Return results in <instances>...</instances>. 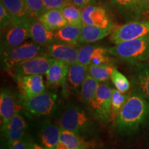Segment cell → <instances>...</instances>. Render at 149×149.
Returning <instances> with one entry per match:
<instances>
[{"mask_svg": "<svg viewBox=\"0 0 149 149\" xmlns=\"http://www.w3.org/2000/svg\"><path fill=\"white\" fill-rule=\"evenodd\" d=\"M113 123L118 135L128 136L136 133L149 123V101L132 89Z\"/></svg>", "mask_w": 149, "mask_h": 149, "instance_id": "6da1fadb", "label": "cell"}, {"mask_svg": "<svg viewBox=\"0 0 149 149\" xmlns=\"http://www.w3.org/2000/svg\"><path fill=\"white\" fill-rule=\"evenodd\" d=\"M93 118L88 109L70 103L59 116L58 124L62 129L70 130L84 138L95 133L96 126Z\"/></svg>", "mask_w": 149, "mask_h": 149, "instance_id": "7a4b0ae2", "label": "cell"}, {"mask_svg": "<svg viewBox=\"0 0 149 149\" xmlns=\"http://www.w3.org/2000/svg\"><path fill=\"white\" fill-rule=\"evenodd\" d=\"M110 55L135 66L149 59V35L115 44L109 48Z\"/></svg>", "mask_w": 149, "mask_h": 149, "instance_id": "3957f363", "label": "cell"}, {"mask_svg": "<svg viewBox=\"0 0 149 149\" xmlns=\"http://www.w3.org/2000/svg\"><path fill=\"white\" fill-rule=\"evenodd\" d=\"M33 42H24L17 47L6 53L1 54V67L3 70L10 72L19 65L34 58L37 56L48 55L47 48Z\"/></svg>", "mask_w": 149, "mask_h": 149, "instance_id": "277c9868", "label": "cell"}, {"mask_svg": "<svg viewBox=\"0 0 149 149\" xmlns=\"http://www.w3.org/2000/svg\"><path fill=\"white\" fill-rule=\"evenodd\" d=\"M21 104L24 111L30 115L48 119L54 116L58 109V97L54 93L44 91L34 97L21 100Z\"/></svg>", "mask_w": 149, "mask_h": 149, "instance_id": "5b68a950", "label": "cell"}, {"mask_svg": "<svg viewBox=\"0 0 149 149\" xmlns=\"http://www.w3.org/2000/svg\"><path fill=\"white\" fill-rule=\"evenodd\" d=\"M112 88L106 84H100L94 97L88 105L95 120L101 123H109L111 121Z\"/></svg>", "mask_w": 149, "mask_h": 149, "instance_id": "8992f818", "label": "cell"}, {"mask_svg": "<svg viewBox=\"0 0 149 149\" xmlns=\"http://www.w3.org/2000/svg\"><path fill=\"white\" fill-rule=\"evenodd\" d=\"M31 19L14 22L10 26L1 31V54L17 47L29 38V26Z\"/></svg>", "mask_w": 149, "mask_h": 149, "instance_id": "52a82bcc", "label": "cell"}, {"mask_svg": "<svg viewBox=\"0 0 149 149\" xmlns=\"http://www.w3.org/2000/svg\"><path fill=\"white\" fill-rule=\"evenodd\" d=\"M111 3L126 21L146 19L149 14L147 0H111Z\"/></svg>", "mask_w": 149, "mask_h": 149, "instance_id": "ba28073f", "label": "cell"}, {"mask_svg": "<svg viewBox=\"0 0 149 149\" xmlns=\"http://www.w3.org/2000/svg\"><path fill=\"white\" fill-rule=\"evenodd\" d=\"M149 35V19L137 20L118 26L110 35V40L117 44Z\"/></svg>", "mask_w": 149, "mask_h": 149, "instance_id": "9c48e42d", "label": "cell"}, {"mask_svg": "<svg viewBox=\"0 0 149 149\" xmlns=\"http://www.w3.org/2000/svg\"><path fill=\"white\" fill-rule=\"evenodd\" d=\"M37 140L40 145L46 149H55L60 140L61 131L62 128L58 124L53 123L51 120H42L36 124Z\"/></svg>", "mask_w": 149, "mask_h": 149, "instance_id": "30bf717a", "label": "cell"}, {"mask_svg": "<svg viewBox=\"0 0 149 149\" xmlns=\"http://www.w3.org/2000/svg\"><path fill=\"white\" fill-rule=\"evenodd\" d=\"M55 59L48 55L37 56L34 58L19 65L10 72L13 77L24 75H35L46 74Z\"/></svg>", "mask_w": 149, "mask_h": 149, "instance_id": "8fae6325", "label": "cell"}, {"mask_svg": "<svg viewBox=\"0 0 149 149\" xmlns=\"http://www.w3.org/2000/svg\"><path fill=\"white\" fill-rule=\"evenodd\" d=\"M17 84L21 100H29L44 93L45 85L42 75H24L14 77Z\"/></svg>", "mask_w": 149, "mask_h": 149, "instance_id": "7c38bea8", "label": "cell"}, {"mask_svg": "<svg viewBox=\"0 0 149 149\" xmlns=\"http://www.w3.org/2000/svg\"><path fill=\"white\" fill-rule=\"evenodd\" d=\"M109 49L100 46L84 45L79 48L78 61L85 66L112 64V59L108 55Z\"/></svg>", "mask_w": 149, "mask_h": 149, "instance_id": "4fadbf2b", "label": "cell"}, {"mask_svg": "<svg viewBox=\"0 0 149 149\" xmlns=\"http://www.w3.org/2000/svg\"><path fill=\"white\" fill-rule=\"evenodd\" d=\"M82 19L83 24L86 25L101 28H117L107 10L96 4L88 6L82 9Z\"/></svg>", "mask_w": 149, "mask_h": 149, "instance_id": "5bb4252c", "label": "cell"}, {"mask_svg": "<svg viewBox=\"0 0 149 149\" xmlns=\"http://www.w3.org/2000/svg\"><path fill=\"white\" fill-rule=\"evenodd\" d=\"M132 89L149 101V61L133 66L131 76Z\"/></svg>", "mask_w": 149, "mask_h": 149, "instance_id": "9a60e30c", "label": "cell"}, {"mask_svg": "<svg viewBox=\"0 0 149 149\" xmlns=\"http://www.w3.org/2000/svg\"><path fill=\"white\" fill-rule=\"evenodd\" d=\"M19 107L14 94L8 88H1L0 93V121L1 131L4 129L16 113Z\"/></svg>", "mask_w": 149, "mask_h": 149, "instance_id": "2e32d148", "label": "cell"}, {"mask_svg": "<svg viewBox=\"0 0 149 149\" xmlns=\"http://www.w3.org/2000/svg\"><path fill=\"white\" fill-rule=\"evenodd\" d=\"M46 48L48 55L56 60L62 61L69 66L77 63L79 48L75 46L55 42Z\"/></svg>", "mask_w": 149, "mask_h": 149, "instance_id": "e0dca14e", "label": "cell"}, {"mask_svg": "<svg viewBox=\"0 0 149 149\" xmlns=\"http://www.w3.org/2000/svg\"><path fill=\"white\" fill-rule=\"evenodd\" d=\"M27 130V124L19 113H16L4 129L1 130L3 136L8 141L24 139Z\"/></svg>", "mask_w": 149, "mask_h": 149, "instance_id": "ac0fdd59", "label": "cell"}, {"mask_svg": "<svg viewBox=\"0 0 149 149\" xmlns=\"http://www.w3.org/2000/svg\"><path fill=\"white\" fill-rule=\"evenodd\" d=\"M30 37L33 42L43 46L53 44L55 41V32L46 29L41 22L32 19L30 22Z\"/></svg>", "mask_w": 149, "mask_h": 149, "instance_id": "d6986e66", "label": "cell"}, {"mask_svg": "<svg viewBox=\"0 0 149 149\" xmlns=\"http://www.w3.org/2000/svg\"><path fill=\"white\" fill-rule=\"evenodd\" d=\"M69 66L64 62L55 59L46 72L47 82L52 86H60L66 83Z\"/></svg>", "mask_w": 149, "mask_h": 149, "instance_id": "ffe728a7", "label": "cell"}, {"mask_svg": "<svg viewBox=\"0 0 149 149\" xmlns=\"http://www.w3.org/2000/svg\"><path fill=\"white\" fill-rule=\"evenodd\" d=\"M81 28L82 27L67 24L61 29L55 31V42L77 46L80 43Z\"/></svg>", "mask_w": 149, "mask_h": 149, "instance_id": "44dd1931", "label": "cell"}, {"mask_svg": "<svg viewBox=\"0 0 149 149\" xmlns=\"http://www.w3.org/2000/svg\"><path fill=\"white\" fill-rule=\"evenodd\" d=\"M115 29H116L114 28H101L83 24L80 36V43L89 44L101 40L108 35H111Z\"/></svg>", "mask_w": 149, "mask_h": 149, "instance_id": "7402d4cb", "label": "cell"}, {"mask_svg": "<svg viewBox=\"0 0 149 149\" xmlns=\"http://www.w3.org/2000/svg\"><path fill=\"white\" fill-rule=\"evenodd\" d=\"M88 74V66H85L78 62L70 65L66 79L70 89L73 91H77L81 88V85Z\"/></svg>", "mask_w": 149, "mask_h": 149, "instance_id": "603a6c76", "label": "cell"}, {"mask_svg": "<svg viewBox=\"0 0 149 149\" xmlns=\"http://www.w3.org/2000/svg\"><path fill=\"white\" fill-rule=\"evenodd\" d=\"M37 19L46 29L54 32L68 24L61 10L59 9L46 10Z\"/></svg>", "mask_w": 149, "mask_h": 149, "instance_id": "cb8c5ba5", "label": "cell"}, {"mask_svg": "<svg viewBox=\"0 0 149 149\" xmlns=\"http://www.w3.org/2000/svg\"><path fill=\"white\" fill-rule=\"evenodd\" d=\"M0 3L8 11L14 22H24L33 19L28 13L24 0H1Z\"/></svg>", "mask_w": 149, "mask_h": 149, "instance_id": "d4e9b609", "label": "cell"}, {"mask_svg": "<svg viewBox=\"0 0 149 149\" xmlns=\"http://www.w3.org/2000/svg\"><path fill=\"white\" fill-rule=\"evenodd\" d=\"M99 86H100V82L88 74L80 88L81 102L88 106L94 97Z\"/></svg>", "mask_w": 149, "mask_h": 149, "instance_id": "484cf974", "label": "cell"}, {"mask_svg": "<svg viewBox=\"0 0 149 149\" xmlns=\"http://www.w3.org/2000/svg\"><path fill=\"white\" fill-rule=\"evenodd\" d=\"M59 141L64 143L69 149H86L88 147V143L83 137L68 130H61Z\"/></svg>", "mask_w": 149, "mask_h": 149, "instance_id": "4316f807", "label": "cell"}, {"mask_svg": "<svg viewBox=\"0 0 149 149\" xmlns=\"http://www.w3.org/2000/svg\"><path fill=\"white\" fill-rule=\"evenodd\" d=\"M67 24L72 26L82 27V9L69 3L61 10Z\"/></svg>", "mask_w": 149, "mask_h": 149, "instance_id": "83f0119b", "label": "cell"}, {"mask_svg": "<svg viewBox=\"0 0 149 149\" xmlns=\"http://www.w3.org/2000/svg\"><path fill=\"white\" fill-rule=\"evenodd\" d=\"M115 68L112 64L90 65L88 66V74L99 82H105L111 79Z\"/></svg>", "mask_w": 149, "mask_h": 149, "instance_id": "f1b7e54d", "label": "cell"}, {"mask_svg": "<svg viewBox=\"0 0 149 149\" xmlns=\"http://www.w3.org/2000/svg\"><path fill=\"white\" fill-rule=\"evenodd\" d=\"M129 93H123L115 88H112L111 121L114 122L117 115L127 100Z\"/></svg>", "mask_w": 149, "mask_h": 149, "instance_id": "f546056e", "label": "cell"}, {"mask_svg": "<svg viewBox=\"0 0 149 149\" xmlns=\"http://www.w3.org/2000/svg\"><path fill=\"white\" fill-rule=\"evenodd\" d=\"M111 79L115 86V88L120 92L126 93L130 90L131 84L126 77L120 72L116 68H114L111 76Z\"/></svg>", "mask_w": 149, "mask_h": 149, "instance_id": "4dcf8cb0", "label": "cell"}, {"mask_svg": "<svg viewBox=\"0 0 149 149\" xmlns=\"http://www.w3.org/2000/svg\"><path fill=\"white\" fill-rule=\"evenodd\" d=\"M24 1L30 17L38 19L46 11L44 0H24Z\"/></svg>", "mask_w": 149, "mask_h": 149, "instance_id": "1f68e13d", "label": "cell"}, {"mask_svg": "<svg viewBox=\"0 0 149 149\" xmlns=\"http://www.w3.org/2000/svg\"><path fill=\"white\" fill-rule=\"evenodd\" d=\"M14 23V19L3 4L0 3V26L3 31Z\"/></svg>", "mask_w": 149, "mask_h": 149, "instance_id": "d6a6232c", "label": "cell"}, {"mask_svg": "<svg viewBox=\"0 0 149 149\" xmlns=\"http://www.w3.org/2000/svg\"><path fill=\"white\" fill-rule=\"evenodd\" d=\"M44 3L46 10H48L53 9L61 10L70 3L69 0H44Z\"/></svg>", "mask_w": 149, "mask_h": 149, "instance_id": "836d02e7", "label": "cell"}, {"mask_svg": "<svg viewBox=\"0 0 149 149\" xmlns=\"http://www.w3.org/2000/svg\"><path fill=\"white\" fill-rule=\"evenodd\" d=\"M70 3L78 8L83 9L90 5H95V0H69Z\"/></svg>", "mask_w": 149, "mask_h": 149, "instance_id": "e575fe53", "label": "cell"}, {"mask_svg": "<svg viewBox=\"0 0 149 149\" xmlns=\"http://www.w3.org/2000/svg\"><path fill=\"white\" fill-rule=\"evenodd\" d=\"M24 140L25 141L26 144L28 149H46L44 148V146H42V145L35 142V141L31 138V137H30L29 135H26L24 138Z\"/></svg>", "mask_w": 149, "mask_h": 149, "instance_id": "d590c367", "label": "cell"}, {"mask_svg": "<svg viewBox=\"0 0 149 149\" xmlns=\"http://www.w3.org/2000/svg\"><path fill=\"white\" fill-rule=\"evenodd\" d=\"M9 149H28L24 139L13 141H8Z\"/></svg>", "mask_w": 149, "mask_h": 149, "instance_id": "8d00e7d4", "label": "cell"}, {"mask_svg": "<svg viewBox=\"0 0 149 149\" xmlns=\"http://www.w3.org/2000/svg\"><path fill=\"white\" fill-rule=\"evenodd\" d=\"M8 141L7 139L5 138L4 139H1V146H0V149H8Z\"/></svg>", "mask_w": 149, "mask_h": 149, "instance_id": "74e56055", "label": "cell"}, {"mask_svg": "<svg viewBox=\"0 0 149 149\" xmlns=\"http://www.w3.org/2000/svg\"><path fill=\"white\" fill-rule=\"evenodd\" d=\"M55 149H69V148H68V147L64 143H63L62 141H59V142L57 144V146H56Z\"/></svg>", "mask_w": 149, "mask_h": 149, "instance_id": "f35d334b", "label": "cell"}, {"mask_svg": "<svg viewBox=\"0 0 149 149\" xmlns=\"http://www.w3.org/2000/svg\"><path fill=\"white\" fill-rule=\"evenodd\" d=\"M147 2L148 3V6H149V0H147Z\"/></svg>", "mask_w": 149, "mask_h": 149, "instance_id": "ab89813d", "label": "cell"}]
</instances>
